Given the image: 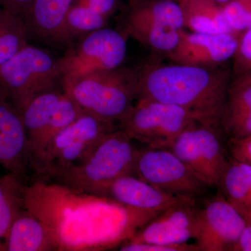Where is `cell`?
Wrapping results in <instances>:
<instances>
[{
	"label": "cell",
	"mask_w": 251,
	"mask_h": 251,
	"mask_svg": "<svg viewBox=\"0 0 251 251\" xmlns=\"http://www.w3.org/2000/svg\"><path fill=\"white\" fill-rule=\"evenodd\" d=\"M196 121L202 122L186 109L140 98L120 123V129L131 139L148 148L168 149L185 128Z\"/></svg>",
	"instance_id": "obj_6"
},
{
	"label": "cell",
	"mask_w": 251,
	"mask_h": 251,
	"mask_svg": "<svg viewBox=\"0 0 251 251\" xmlns=\"http://www.w3.org/2000/svg\"><path fill=\"white\" fill-rule=\"evenodd\" d=\"M29 39L22 18L0 9V65L27 46Z\"/></svg>",
	"instance_id": "obj_24"
},
{
	"label": "cell",
	"mask_w": 251,
	"mask_h": 251,
	"mask_svg": "<svg viewBox=\"0 0 251 251\" xmlns=\"http://www.w3.org/2000/svg\"><path fill=\"white\" fill-rule=\"evenodd\" d=\"M108 18L83 5L73 3L64 23V44L79 35L105 27Z\"/></svg>",
	"instance_id": "obj_25"
},
{
	"label": "cell",
	"mask_w": 251,
	"mask_h": 251,
	"mask_svg": "<svg viewBox=\"0 0 251 251\" xmlns=\"http://www.w3.org/2000/svg\"><path fill=\"white\" fill-rule=\"evenodd\" d=\"M212 1H214L216 4L222 5L223 6L230 1L231 0H212Z\"/></svg>",
	"instance_id": "obj_34"
},
{
	"label": "cell",
	"mask_w": 251,
	"mask_h": 251,
	"mask_svg": "<svg viewBox=\"0 0 251 251\" xmlns=\"http://www.w3.org/2000/svg\"><path fill=\"white\" fill-rule=\"evenodd\" d=\"M130 209L148 214L150 221L176 203L193 198L175 196L160 191L134 175L112 181L99 195Z\"/></svg>",
	"instance_id": "obj_14"
},
{
	"label": "cell",
	"mask_w": 251,
	"mask_h": 251,
	"mask_svg": "<svg viewBox=\"0 0 251 251\" xmlns=\"http://www.w3.org/2000/svg\"><path fill=\"white\" fill-rule=\"evenodd\" d=\"M231 251H251V221H247L239 240Z\"/></svg>",
	"instance_id": "obj_33"
},
{
	"label": "cell",
	"mask_w": 251,
	"mask_h": 251,
	"mask_svg": "<svg viewBox=\"0 0 251 251\" xmlns=\"http://www.w3.org/2000/svg\"><path fill=\"white\" fill-rule=\"evenodd\" d=\"M184 28L178 3L175 0H159L130 10L123 31L140 44L167 54L177 45L180 31Z\"/></svg>",
	"instance_id": "obj_8"
},
{
	"label": "cell",
	"mask_w": 251,
	"mask_h": 251,
	"mask_svg": "<svg viewBox=\"0 0 251 251\" xmlns=\"http://www.w3.org/2000/svg\"><path fill=\"white\" fill-rule=\"evenodd\" d=\"M34 0H0V9L16 15L24 21Z\"/></svg>",
	"instance_id": "obj_31"
},
{
	"label": "cell",
	"mask_w": 251,
	"mask_h": 251,
	"mask_svg": "<svg viewBox=\"0 0 251 251\" xmlns=\"http://www.w3.org/2000/svg\"><path fill=\"white\" fill-rule=\"evenodd\" d=\"M239 38L234 33L188 32L183 29L177 45L166 55L175 64L215 69L233 58Z\"/></svg>",
	"instance_id": "obj_11"
},
{
	"label": "cell",
	"mask_w": 251,
	"mask_h": 251,
	"mask_svg": "<svg viewBox=\"0 0 251 251\" xmlns=\"http://www.w3.org/2000/svg\"><path fill=\"white\" fill-rule=\"evenodd\" d=\"M234 75H251V27L239 34L233 58Z\"/></svg>",
	"instance_id": "obj_28"
},
{
	"label": "cell",
	"mask_w": 251,
	"mask_h": 251,
	"mask_svg": "<svg viewBox=\"0 0 251 251\" xmlns=\"http://www.w3.org/2000/svg\"><path fill=\"white\" fill-rule=\"evenodd\" d=\"M54 239L49 229L26 207L14 220L8 234L6 251L53 250Z\"/></svg>",
	"instance_id": "obj_17"
},
{
	"label": "cell",
	"mask_w": 251,
	"mask_h": 251,
	"mask_svg": "<svg viewBox=\"0 0 251 251\" xmlns=\"http://www.w3.org/2000/svg\"><path fill=\"white\" fill-rule=\"evenodd\" d=\"M117 0H74V3L83 5L108 18L115 11Z\"/></svg>",
	"instance_id": "obj_32"
},
{
	"label": "cell",
	"mask_w": 251,
	"mask_h": 251,
	"mask_svg": "<svg viewBox=\"0 0 251 251\" xmlns=\"http://www.w3.org/2000/svg\"><path fill=\"white\" fill-rule=\"evenodd\" d=\"M218 186L222 188L225 198L244 216L246 222L251 221V186L237 160L227 161Z\"/></svg>",
	"instance_id": "obj_22"
},
{
	"label": "cell",
	"mask_w": 251,
	"mask_h": 251,
	"mask_svg": "<svg viewBox=\"0 0 251 251\" xmlns=\"http://www.w3.org/2000/svg\"><path fill=\"white\" fill-rule=\"evenodd\" d=\"M0 166L24 181L31 168L22 113L0 87Z\"/></svg>",
	"instance_id": "obj_13"
},
{
	"label": "cell",
	"mask_w": 251,
	"mask_h": 251,
	"mask_svg": "<svg viewBox=\"0 0 251 251\" xmlns=\"http://www.w3.org/2000/svg\"><path fill=\"white\" fill-rule=\"evenodd\" d=\"M64 90L59 88L39 94L25 107L21 113L27 133L30 160L62 98Z\"/></svg>",
	"instance_id": "obj_18"
},
{
	"label": "cell",
	"mask_w": 251,
	"mask_h": 251,
	"mask_svg": "<svg viewBox=\"0 0 251 251\" xmlns=\"http://www.w3.org/2000/svg\"><path fill=\"white\" fill-rule=\"evenodd\" d=\"M134 175L175 196L193 198L209 187L168 149L147 147L139 150Z\"/></svg>",
	"instance_id": "obj_9"
},
{
	"label": "cell",
	"mask_w": 251,
	"mask_h": 251,
	"mask_svg": "<svg viewBox=\"0 0 251 251\" xmlns=\"http://www.w3.org/2000/svg\"><path fill=\"white\" fill-rule=\"evenodd\" d=\"M22 180L9 173L0 176V251H6L9 229L21 211L27 207Z\"/></svg>",
	"instance_id": "obj_21"
},
{
	"label": "cell",
	"mask_w": 251,
	"mask_h": 251,
	"mask_svg": "<svg viewBox=\"0 0 251 251\" xmlns=\"http://www.w3.org/2000/svg\"><path fill=\"white\" fill-rule=\"evenodd\" d=\"M85 111L79 106L74 99L64 91V93L55 112L44 132L35 154L31 160V168L34 169L46 147L61 130L77 120Z\"/></svg>",
	"instance_id": "obj_23"
},
{
	"label": "cell",
	"mask_w": 251,
	"mask_h": 251,
	"mask_svg": "<svg viewBox=\"0 0 251 251\" xmlns=\"http://www.w3.org/2000/svg\"><path fill=\"white\" fill-rule=\"evenodd\" d=\"M62 88L84 111L111 122L123 119L138 99L136 72L121 67L93 73Z\"/></svg>",
	"instance_id": "obj_3"
},
{
	"label": "cell",
	"mask_w": 251,
	"mask_h": 251,
	"mask_svg": "<svg viewBox=\"0 0 251 251\" xmlns=\"http://www.w3.org/2000/svg\"><path fill=\"white\" fill-rule=\"evenodd\" d=\"M220 124L230 140L251 136V75L239 74L231 79Z\"/></svg>",
	"instance_id": "obj_16"
},
{
	"label": "cell",
	"mask_w": 251,
	"mask_h": 251,
	"mask_svg": "<svg viewBox=\"0 0 251 251\" xmlns=\"http://www.w3.org/2000/svg\"><path fill=\"white\" fill-rule=\"evenodd\" d=\"M114 130L113 122L84 112L51 140L34 171L57 178L82 161Z\"/></svg>",
	"instance_id": "obj_5"
},
{
	"label": "cell",
	"mask_w": 251,
	"mask_h": 251,
	"mask_svg": "<svg viewBox=\"0 0 251 251\" xmlns=\"http://www.w3.org/2000/svg\"><path fill=\"white\" fill-rule=\"evenodd\" d=\"M123 30L103 27L85 34L59 58L62 87L93 73L120 67L127 52Z\"/></svg>",
	"instance_id": "obj_7"
},
{
	"label": "cell",
	"mask_w": 251,
	"mask_h": 251,
	"mask_svg": "<svg viewBox=\"0 0 251 251\" xmlns=\"http://www.w3.org/2000/svg\"><path fill=\"white\" fill-rule=\"evenodd\" d=\"M210 122H197L195 131L200 154L204 167L205 182L209 186H218L227 161L218 132Z\"/></svg>",
	"instance_id": "obj_20"
},
{
	"label": "cell",
	"mask_w": 251,
	"mask_h": 251,
	"mask_svg": "<svg viewBox=\"0 0 251 251\" xmlns=\"http://www.w3.org/2000/svg\"><path fill=\"white\" fill-rule=\"evenodd\" d=\"M196 121L188 126L176 138L168 150L184 163L200 179L205 182V174L203 167L197 138L195 131Z\"/></svg>",
	"instance_id": "obj_26"
},
{
	"label": "cell",
	"mask_w": 251,
	"mask_h": 251,
	"mask_svg": "<svg viewBox=\"0 0 251 251\" xmlns=\"http://www.w3.org/2000/svg\"><path fill=\"white\" fill-rule=\"evenodd\" d=\"M246 220L222 195L200 210L196 245L201 251H231L239 240Z\"/></svg>",
	"instance_id": "obj_10"
},
{
	"label": "cell",
	"mask_w": 251,
	"mask_h": 251,
	"mask_svg": "<svg viewBox=\"0 0 251 251\" xmlns=\"http://www.w3.org/2000/svg\"><path fill=\"white\" fill-rule=\"evenodd\" d=\"M59 84V58L29 44L0 65V87L21 112L33 99L58 88Z\"/></svg>",
	"instance_id": "obj_4"
},
{
	"label": "cell",
	"mask_w": 251,
	"mask_h": 251,
	"mask_svg": "<svg viewBox=\"0 0 251 251\" xmlns=\"http://www.w3.org/2000/svg\"><path fill=\"white\" fill-rule=\"evenodd\" d=\"M122 251H198V246L188 243L179 245H161V244H146V243L130 242L122 246Z\"/></svg>",
	"instance_id": "obj_29"
},
{
	"label": "cell",
	"mask_w": 251,
	"mask_h": 251,
	"mask_svg": "<svg viewBox=\"0 0 251 251\" xmlns=\"http://www.w3.org/2000/svg\"><path fill=\"white\" fill-rule=\"evenodd\" d=\"M225 17L237 34L251 27V0H231L222 6Z\"/></svg>",
	"instance_id": "obj_27"
},
{
	"label": "cell",
	"mask_w": 251,
	"mask_h": 251,
	"mask_svg": "<svg viewBox=\"0 0 251 251\" xmlns=\"http://www.w3.org/2000/svg\"><path fill=\"white\" fill-rule=\"evenodd\" d=\"M136 74L138 99L181 107L202 122H221L232 79L227 70L173 63L148 65Z\"/></svg>",
	"instance_id": "obj_1"
},
{
	"label": "cell",
	"mask_w": 251,
	"mask_h": 251,
	"mask_svg": "<svg viewBox=\"0 0 251 251\" xmlns=\"http://www.w3.org/2000/svg\"><path fill=\"white\" fill-rule=\"evenodd\" d=\"M74 0H34L24 22L29 37L64 45V23Z\"/></svg>",
	"instance_id": "obj_15"
},
{
	"label": "cell",
	"mask_w": 251,
	"mask_h": 251,
	"mask_svg": "<svg viewBox=\"0 0 251 251\" xmlns=\"http://www.w3.org/2000/svg\"><path fill=\"white\" fill-rule=\"evenodd\" d=\"M184 20V27L196 32L237 33L225 17L223 7L212 0H176Z\"/></svg>",
	"instance_id": "obj_19"
},
{
	"label": "cell",
	"mask_w": 251,
	"mask_h": 251,
	"mask_svg": "<svg viewBox=\"0 0 251 251\" xmlns=\"http://www.w3.org/2000/svg\"><path fill=\"white\" fill-rule=\"evenodd\" d=\"M230 143L233 158L251 166V136L240 140H230Z\"/></svg>",
	"instance_id": "obj_30"
},
{
	"label": "cell",
	"mask_w": 251,
	"mask_h": 251,
	"mask_svg": "<svg viewBox=\"0 0 251 251\" xmlns=\"http://www.w3.org/2000/svg\"><path fill=\"white\" fill-rule=\"evenodd\" d=\"M139 149L125 131L114 130L80 163L57 179L74 192L99 196L112 181L134 175Z\"/></svg>",
	"instance_id": "obj_2"
},
{
	"label": "cell",
	"mask_w": 251,
	"mask_h": 251,
	"mask_svg": "<svg viewBox=\"0 0 251 251\" xmlns=\"http://www.w3.org/2000/svg\"><path fill=\"white\" fill-rule=\"evenodd\" d=\"M200 210L193 199L173 204L153 218L130 242L179 245L197 234Z\"/></svg>",
	"instance_id": "obj_12"
}]
</instances>
